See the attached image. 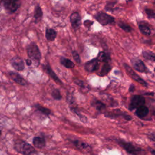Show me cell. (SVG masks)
Segmentation results:
<instances>
[{"label": "cell", "mask_w": 155, "mask_h": 155, "mask_svg": "<svg viewBox=\"0 0 155 155\" xmlns=\"http://www.w3.org/2000/svg\"><path fill=\"white\" fill-rule=\"evenodd\" d=\"M117 4V1H108L105 6V9L108 12H113L116 8L114 7L115 5Z\"/></svg>", "instance_id": "29"}, {"label": "cell", "mask_w": 155, "mask_h": 155, "mask_svg": "<svg viewBox=\"0 0 155 155\" xmlns=\"http://www.w3.org/2000/svg\"><path fill=\"white\" fill-rule=\"evenodd\" d=\"M145 13H146L148 18H150V19H155V12L152 9L145 8Z\"/></svg>", "instance_id": "32"}, {"label": "cell", "mask_w": 155, "mask_h": 155, "mask_svg": "<svg viewBox=\"0 0 155 155\" xmlns=\"http://www.w3.org/2000/svg\"><path fill=\"white\" fill-rule=\"evenodd\" d=\"M70 21L72 27L77 30L81 25V16L78 12H73L70 16Z\"/></svg>", "instance_id": "13"}, {"label": "cell", "mask_w": 155, "mask_h": 155, "mask_svg": "<svg viewBox=\"0 0 155 155\" xmlns=\"http://www.w3.org/2000/svg\"><path fill=\"white\" fill-rule=\"evenodd\" d=\"M33 107L36 108V110L37 111H39L40 113H42L43 114H44V115H45L47 116H48L50 114H51V111L50 109H48L47 108H45V107H43L42 105H40L39 104H35Z\"/></svg>", "instance_id": "22"}, {"label": "cell", "mask_w": 155, "mask_h": 155, "mask_svg": "<svg viewBox=\"0 0 155 155\" xmlns=\"http://www.w3.org/2000/svg\"><path fill=\"white\" fill-rule=\"evenodd\" d=\"M33 144L37 148H43L45 146V139L41 136H35L33 139Z\"/></svg>", "instance_id": "17"}, {"label": "cell", "mask_w": 155, "mask_h": 155, "mask_svg": "<svg viewBox=\"0 0 155 155\" xmlns=\"http://www.w3.org/2000/svg\"><path fill=\"white\" fill-rule=\"evenodd\" d=\"M57 35L56 31L50 28H47L45 30V38L48 41H53Z\"/></svg>", "instance_id": "20"}, {"label": "cell", "mask_w": 155, "mask_h": 155, "mask_svg": "<svg viewBox=\"0 0 155 155\" xmlns=\"http://www.w3.org/2000/svg\"><path fill=\"white\" fill-rule=\"evenodd\" d=\"M154 71H155V68H154Z\"/></svg>", "instance_id": "44"}, {"label": "cell", "mask_w": 155, "mask_h": 155, "mask_svg": "<svg viewBox=\"0 0 155 155\" xmlns=\"http://www.w3.org/2000/svg\"><path fill=\"white\" fill-rule=\"evenodd\" d=\"M153 115L155 116V111H154V112H153Z\"/></svg>", "instance_id": "41"}, {"label": "cell", "mask_w": 155, "mask_h": 155, "mask_svg": "<svg viewBox=\"0 0 155 155\" xmlns=\"http://www.w3.org/2000/svg\"><path fill=\"white\" fill-rule=\"evenodd\" d=\"M27 53L28 58L39 64L41 59V53L39 48L35 42H30L27 46Z\"/></svg>", "instance_id": "2"}, {"label": "cell", "mask_w": 155, "mask_h": 155, "mask_svg": "<svg viewBox=\"0 0 155 155\" xmlns=\"http://www.w3.org/2000/svg\"><path fill=\"white\" fill-rule=\"evenodd\" d=\"M148 137L152 141H155V133H151L148 134Z\"/></svg>", "instance_id": "34"}, {"label": "cell", "mask_w": 155, "mask_h": 155, "mask_svg": "<svg viewBox=\"0 0 155 155\" xmlns=\"http://www.w3.org/2000/svg\"><path fill=\"white\" fill-rule=\"evenodd\" d=\"M91 105L96 108V109L99 111V112H102L105 110V105L101 101L94 99V100L92 101L91 102Z\"/></svg>", "instance_id": "21"}, {"label": "cell", "mask_w": 155, "mask_h": 155, "mask_svg": "<svg viewBox=\"0 0 155 155\" xmlns=\"http://www.w3.org/2000/svg\"><path fill=\"white\" fill-rule=\"evenodd\" d=\"M95 18L102 25L113 24L115 21L114 18L113 16L104 12H99L96 14Z\"/></svg>", "instance_id": "5"}, {"label": "cell", "mask_w": 155, "mask_h": 155, "mask_svg": "<svg viewBox=\"0 0 155 155\" xmlns=\"http://www.w3.org/2000/svg\"><path fill=\"white\" fill-rule=\"evenodd\" d=\"M148 113H149L148 108L146 106H144L143 105L136 108L135 114L140 118H143L145 117L148 114Z\"/></svg>", "instance_id": "18"}, {"label": "cell", "mask_w": 155, "mask_h": 155, "mask_svg": "<svg viewBox=\"0 0 155 155\" xmlns=\"http://www.w3.org/2000/svg\"><path fill=\"white\" fill-rule=\"evenodd\" d=\"M72 55H73V58L74 59V60L75 61V62L77 63V64H80L81 63V58H80V56L78 54V53L74 50L72 51Z\"/></svg>", "instance_id": "33"}, {"label": "cell", "mask_w": 155, "mask_h": 155, "mask_svg": "<svg viewBox=\"0 0 155 155\" xmlns=\"http://www.w3.org/2000/svg\"><path fill=\"white\" fill-rule=\"evenodd\" d=\"M1 131L0 130V136H1Z\"/></svg>", "instance_id": "42"}, {"label": "cell", "mask_w": 155, "mask_h": 155, "mask_svg": "<svg viewBox=\"0 0 155 155\" xmlns=\"http://www.w3.org/2000/svg\"><path fill=\"white\" fill-rule=\"evenodd\" d=\"M67 101H68V103L70 110L73 113H74L76 115H78L79 117V118H80V119H81V120L82 122H86L87 119V118L85 116H82L81 114L80 111H79V108H78V105H77V104L76 102V101H75L74 97L71 94H69V95L67 96Z\"/></svg>", "instance_id": "4"}, {"label": "cell", "mask_w": 155, "mask_h": 155, "mask_svg": "<svg viewBox=\"0 0 155 155\" xmlns=\"http://www.w3.org/2000/svg\"><path fill=\"white\" fill-rule=\"evenodd\" d=\"M8 74L10 77V78L16 83L18 84L22 85V86H25L27 85V82L18 73L10 71L8 73Z\"/></svg>", "instance_id": "12"}, {"label": "cell", "mask_w": 155, "mask_h": 155, "mask_svg": "<svg viewBox=\"0 0 155 155\" xmlns=\"http://www.w3.org/2000/svg\"><path fill=\"white\" fill-rule=\"evenodd\" d=\"M154 4H155V0H154Z\"/></svg>", "instance_id": "43"}, {"label": "cell", "mask_w": 155, "mask_h": 155, "mask_svg": "<svg viewBox=\"0 0 155 155\" xmlns=\"http://www.w3.org/2000/svg\"><path fill=\"white\" fill-rule=\"evenodd\" d=\"M117 24L120 28H122L126 32H130L131 31V27L129 25L124 23L122 21H119Z\"/></svg>", "instance_id": "31"}, {"label": "cell", "mask_w": 155, "mask_h": 155, "mask_svg": "<svg viewBox=\"0 0 155 155\" xmlns=\"http://www.w3.org/2000/svg\"><path fill=\"white\" fill-rule=\"evenodd\" d=\"M116 140L117 142V143L129 154H142L143 152V150L141 148L137 146H134L133 144H132L130 142H127L122 140H118V139Z\"/></svg>", "instance_id": "3"}, {"label": "cell", "mask_w": 155, "mask_h": 155, "mask_svg": "<svg viewBox=\"0 0 155 155\" xmlns=\"http://www.w3.org/2000/svg\"><path fill=\"white\" fill-rule=\"evenodd\" d=\"M21 5V2L19 0H11L6 5H4L5 8L11 13L17 10Z\"/></svg>", "instance_id": "15"}, {"label": "cell", "mask_w": 155, "mask_h": 155, "mask_svg": "<svg viewBox=\"0 0 155 155\" xmlns=\"http://www.w3.org/2000/svg\"><path fill=\"white\" fill-rule=\"evenodd\" d=\"M43 67V70L45 71V73L52 79H53L56 82L59 84H62V82L61 81V80H60L59 79V78L58 77V76L56 74V73L53 71V70H52V68H51V67L48 65V64H45V65H43L42 66Z\"/></svg>", "instance_id": "14"}, {"label": "cell", "mask_w": 155, "mask_h": 155, "mask_svg": "<svg viewBox=\"0 0 155 155\" xmlns=\"http://www.w3.org/2000/svg\"><path fill=\"white\" fill-rule=\"evenodd\" d=\"M93 21H91L90 20H87L84 22V25L86 26L87 27H90L93 24Z\"/></svg>", "instance_id": "35"}, {"label": "cell", "mask_w": 155, "mask_h": 155, "mask_svg": "<svg viewBox=\"0 0 155 155\" xmlns=\"http://www.w3.org/2000/svg\"><path fill=\"white\" fill-rule=\"evenodd\" d=\"M10 64L17 71H22L25 68L23 59L18 56H16L11 59Z\"/></svg>", "instance_id": "8"}, {"label": "cell", "mask_w": 155, "mask_h": 155, "mask_svg": "<svg viewBox=\"0 0 155 155\" xmlns=\"http://www.w3.org/2000/svg\"><path fill=\"white\" fill-rule=\"evenodd\" d=\"M35 18V22H38L42 18V12L39 6H37L35 8V15H34Z\"/></svg>", "instance_id": "28"}, {"label": "cell", "mask_w": 155, "mask_h": 155, "mask_svg": "<svg viewBox=\"0 0 155 155\" xmlns=\"http://www.w3.org/2000/svg\"><path fill=\"white\" fill-rule=\"evenodd\" d=\"M111 69V65L108 63H105L102 67V69L100 71L99 75L101 76H104L107 75L110 71Z\"/></svg>", "instance_id": "27"}, {"label": "cell", "mask_w": 155, "mask_h": 155, "mask_svg": "<svg viewBox=\"0 0 155 155\" xmlns=\"http://www.w3.org/2000/svg\"><path fill=\"white\" fill-rule=\"evenodd\" d=\"M143 57L150 61L155 62V53L149 50H144L142 51Z\"/></svg>", "instance_id": "24"}, {"label": "cell", "mask_w": 155, "mask_h": 155, "mask_svg": "<svg viewBox=\"0 0 155 155\" xmlns=\"http://www.w3.org/2000/svg\"><path fill=\"white\" fill-rule=\"evenodd\" d=\"M51 96L54 99V100H57V101H60L61 99H62V95L61 94L60 91L58 89H54L52 91H51Z\"/></svg>", "instance_id": "30"}, {"label": "cell", "mask_w": 155, "mask_h": 155, "mask_svg": "<svg viewBox=\"0 0 155 155\" xmlns=\"http://www.w3.org/2000/svg\"><path fill=\"white\" fill-rule=\"evenodd\" d=\"M72 143L74 144V145L79 150H83L85 151H90L91 150V147L86 142H84L83 141L74 139L72 140Z\"/></svg>", "instance_id": "16"}, {"label": "cell", "mask_w": 155, "mask_h": 155, "mask_svg": "<svg viewBox=\"0 0 155 155\" xmlns=\"http://www.w3.org/2000/svg\"><path fill=\"white\" fill-rule=\"evenodd\" d=\"M124 68H125L126 71L127 72L128 74L133 79H134L135 81H136L137 82L141 84L142 86H143L145 87H148V84L147 83V82L145 81L143 79H142L136 73H135L134 71L128 64L125 63V64H124Z\"/></svg>", "instance_id": "6"}, {"label": "cell", "mask_w": 155, "mask_h": 155, "mask_svg": "<svg viewBox=\"0 0 155 155\" xmlns=\"http://www.w3.org/2000/svg\"><path fill=\"white\" fill-rule=\"evenodd\" d=\"M74 82L81 88V90L84 93H87L90 89L89 85L85 82H84L82 80H80L78 79H74Z\"/></svg>", "instance_id": "19"}, {"label": "cell", "mask_w": 155, "mask_h": 155, "mask_svg": "<svg viewBox=\"0 0 155 155\" xmlns=\"http://www.w3.org/2000/svg\"><path fill=\"white\" fill-rule=\"evenodd\" d=\"M99 61L96 58L87 62L84 65L85 70L90 73L96 71L99 67Z\"/></svg>", "instance_id": "11"}, {"label": "cell", "mask_w": 155, "mask_h": 155, "mask_svg": "<svg viewBox=\"0 0 155 155\" xmlns=\"http://www.w3.org/2000/svg\"><path fill=\"white\" fill-rule=\"evenodd\" d=\"M10 1H11V0H2V3H3V4H4V5H6L8 2H9Z\"/></svg>", "instance_id": "38"}, {"label": "cell", "mask_w": 155, "mask_h": 155, "mask_svg": "<svg viewBox=\"0 0 155 155\" xmlns=\"http://www.w3.org/2000/svg\"><path fill=\"white\" fill-rule=\"evenodd\" d=\"M25 62H26V64L28 66H30L32 64V62H31V59H30V58L29 59H27L25 60Z\"/></svg>", "instance_id": "36"}, {"label": "cell", "mask_w": 155, "mask_h": 155, "mask_svg": "<svg viewBox=\"0 0 155 155\" xmlns=\"http://www.w3.org/2000/svg\"><path fill=\"white\" fill-rule=\"evenodd\" d=\"M97 58L99 61L103 62L104 63H108V62L110 61V55L104 51L100 52L98 54Z\"/></svg>", "instance_id": "25"}, {"label": "cell", "mask_w": 155, "mask_h": 155, "mask_svg": "<svg viewBox=\"0 0 155 155\" xmlns=\"http://www.w3.org/2000/svg\"><path fill=\"white\" fill-rule=\"evenodd\" d=\"M14 149L18 153L25 155L36 153V150L31 145L21 140L15 141L14 143Z\"/></svg>", "instance_id": "1"}, {"label": "cell", "mask_w": 155, "mask_h": 155, "mask_svg": "<svg viewBox=\"0 0 155 155\" xmlns=\"http://www.w3.org/2000/svg\"><path fill=\"white\" fill-rule=\"evenodd\" d=\"M139 28L142 34H143L146 36H149L151 35V29L146 24H139Z\"/></svg>", "instance_id": "26"}, {"label": "cell", "mask_w": 155, "mask_h": 155, "mask_svg": "<svg viewBox=\"0 0 155 155\" xmlns=\"http://www.w3.org/2000/svg\"><path fill=\"white\" fill-rule=\"evenodd\" d=\"M105 117H108L110 118H115L117 117H122L127 120H130L132 119L130 115H128V114H127L119 110H116L113 111L112 112H108L105 114Z\"/></svg>", "instance_id": "10"}, {"label": "cell", "mask_w": 155, "mask_h": 155, "mask_svg": "<svg viewBox=\"0 0 155 155\" xmlns=\"http://www.w3.org/2000/svg\"><path fill=\"white\" fill-rule=\"evenodd\" d=\"M145 94H146V95H152V96H153L154 95V93L153 92H152V93H145Z\"/></svg>", "instance_id": "39"}, {"label": "cell", "mask_w": 155, "mask_h": 155, "mask_svg": "<svg viewBox=\"0 0 155 155\" xmlns=\"http://www.w3.org/2000/svg\"><path fill=\"white\" fill-rule=\"evenodd\" d=\"M135 90V87H134V85L133 84H131L130 86V88H129V91L130 92H133Z\"/></svg>", "instance_id": "37"}, {"label": "cell", "mask_w": 155, "mask_h": 155, "mask_svg": "<svg viewBox=\"0 0 155 155\" xmlns=\"http://www.w3.org/2000/svg\"><path fill=\"white\" fill-rule=\"evenodd\" d=\"M131 62L133 67L137 71H139L141 73H144L147 71V68L142 60L136 58H134L131 59Z\"/></svg>", "instance_id": "9"}, {"label": "cell", "mask_w": 155, "mask_h": 155, "mask_svg": "<svg viewBox=\"0 0 155 155\" xmlns=\"http://www.w3.org/2000/svg\"><path fill=\"white\" fill-rule=\"evenodd\" d=\"M60 63L67 68H72L74 67V64L70 59L64 57L60 58Z\"/></svg>", "instance_id": "23"}, {"label": "cell", "mask_w": 155, "mask_h": 155, "mask_svg": "<svg viewBox=\"0 0 155 155\" xmlns=\"http://www.w3.org/2000/svg\"><path fill=\"white\" fill-rule=\"evenodd\" d=\"M145 104V98L140 95H135L133 96L130 101L129 105V110H133L142 105H143Z\"/></svg>", "instance_id": "7"}, {"label": "cell", "mask_w": 155, "mask_h": 155, "mask_svg": "<svg viewBox=\"0 0 155 155\" xmlns=\"http://www.w3.org/2000/svg\"><path fill=\"white\" fill-rule=\"evenodd\" d=\"M150 151H151V154H155V150H152V149H151Z\"/></svg>", "instance_id": "40"}]
</instances>
